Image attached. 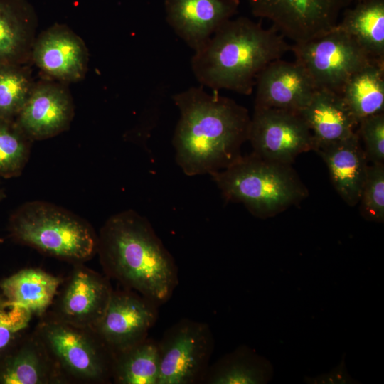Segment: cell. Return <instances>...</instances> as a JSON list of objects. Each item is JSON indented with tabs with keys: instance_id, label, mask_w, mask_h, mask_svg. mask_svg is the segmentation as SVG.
Listing matches in <instances>:
<instances>
[{
	"instance_id": "1",
	"label": "cell",
	"mask_w": 384,
	"mask_h": 384,
	"mask_svg": "<svg viewBox=\"0 0 384 384\" xmlns=\"http://www.w3.org/2000/svg\"><path fill=\"white\" fill-rule=\"evenodd\" d=\"M180 112L173 144L177 164L187 176L212 175L242 156L251 117L233 100L208 93L203 86L173 95Z\"/></svg>"
},
{
	"instance_id": "2",
	"label": "cell",
	"mask_w": 384,
	"mask_h": 384,
	"mask_svg": "<svg viewBox=\"0 0 384 384\" xmlns=\"http://www.w3.org/2000/svg\"><path fill=\"white\" fill-rule=\"evenodd\" d=\"M105 275L153 302H167L178 284L176 262L149 220L134 210L111 215L98 234Z\"/></svg>"
},
{
	"instance_id": "3",
	"label": "cell",
	"mask_w": 384,
	"mask_h": 384,
	"mask_svg": "<svg viewBox=\"0 0 384 384\" xmlns=\"http://www.w3.org/2000/svg\"><path fill=\"white\" fill-rule=\"evenodd\" d=\"M290 49L272 26L240 16L225 22L194 51L191 69L203 87L248 95L260 73Z\"/></svg>"
},
{
	"instance_id": "4",
	"label": "cell",
	"mask_w": 384,
	"mask_h": 384,
	"mask_svg": "<svg viewBox=\"0 0 384 384\" xmlns=\"http://www.w3.org/2000/svg\"><path fill=\"white\" fill-rule=\"evenodd\" d=\"M16 242L73 265L97 255L98 234L78 215L51 203L33 201L20 206L9 219Z\"/></svg>"
},
{
	"instance_id": "5",
	"label": "cell",
	"mask_w": 384,
	"mask_h": 384,
	"mask_svg": "<svg viewBox=\"0 0 384 384\" xmlns=\"http://www.w3.org/2000/svg\"><path fill=\"white\" fill-rule=\"evenodd\" d=\"M227 201L243 203L254 215H274L307 196L290 164L265 159L255 153L241 156L211 175Z\"/></svg>"
},
{
	"instance_id": "6",
	"label": "cell",
	"mask_w": 384,
	"mask_h": 384,
	"mask_svg": "<svg viewBox=\"0 0 384 384\" xmlns=\"http://www.w3.org/2000/svg\"><path fill=\"white\" fill-rule=\"evenodd\" d=\"M34 331L68 383L112 381L114 354L97 332L45 313Z\"/></svg>"
},
{
	"instance_id": "7",
	"label": "cell",
	"mask_w": 384,
	"mask_h": 384,
	"mask_svg": "<svg viewBox=\"0 0 384 384\" xmlns=\"http://www.w3.org/2000/svg\"><path fill=\"white\" fill-rule=\"evenodd\" d=\"M290 51L294 60L307 71L317 90L339 94L355 73L376 61L353 38L336 26L307 41L294 43Z\"/></svg>"
},
{
	"instance_id": "8",
	"label": "cell",
	"mask_w": 384,
	"mask_h": 384,
	"mask_svg": "<svg viewBox=\"0 0 384 384\" xmlns=\"http://www.w3.org/2000/svg\"><path fill=\"white\" fill-rule=\"evenodd\" d=\"M158 343V384H202L215 345L208 324L181 319L166 330Z\"/></svg>"
},
{
	"instance_id": "9",
	"label": "cell",
	"mask_w": 384,
	"mask_h": 384,
	"mask_svg": "<svg viewBox=\"0 0 384 384\" xmlns=\"http://www.w3.org/2000/svg\"><path fill=\"white\" fill-rule=\"evenodd\" d=\"M254 16L272 22L283 37L302 43L336 26L353 0H247Z\"/></svg>"
},
{
	"instance_id": "10",
	"label": "cell",
	"mask_w": 384,
	"mask_h": 384,
	"mask_svg": "<svg viewBox=\"0 0 384 384\" xmlns=\"http://www.w3.org/2000/svg\"><path fill=\"white\" fill-rule=\"evenodd\" d=\"M248 141L257 156L286 164L314 150L311 132L299 112L281 109L255 108Z\"/></svg>"
},
{
	"instance_id": "11",
	"label": "cell",
	"mask_w": 384,
	"mask_h": 384,
	"mask_svg": "<svg viewBox=\"0 0 384 384\" xmlns=\"http://www.w3.org/2000/svg\"><path fill=\"white\" fill-rule=\"evenodd\" d=\"M73 265L46 313L64 322L93 328L104 314L113 289L107 276L84 263Z\"/></svg>"
},
{
	"instance_id": "12",
	"label": "cell",
	"mask_w": 384,
	"mask_h": 384,
	"mask_svg": "<svg viewBox=\"0 0 384 384\" xmlns=\"http://www.w3.org/2000/svg\"><path fill=\"white\" fill-rule=\"evenodd\" d=\"M158 307L132 290H113L104 314L92 329L114 356L148 337L158 319Z\"/></svg>"
},
{
	"instance_id": "13",
	"label": "cell",
	"mask_w": 384,
	"mask_h": 384,
	"mask_svg": "<svg viewBox=\"0 0 384 384\" xmlns=\"http://www.w3.org/2000/svg\"><path fill=\"white\" fill-rule=\"evenodd\" d=\"M255 108H274L299 112L317 90L304 68L297 61L276 60L258 75Z\"/></svg>"
},
{
	"instance_id": "14",
	"label": "cell",
	"mask_w": 384,
	"mask_h": 384,
	"mask_svg": "<svg viewBox=\"0 0 384 384\" xmlns=\"http://www.w3.org/2000/svg\"><path fill=\"white\" fill-rule=\"evenodd\" d=\"M240 0H164L166 21L193 51L237 13Z\"/></svg>"
},
{
	"instance_id": "15",
	"label": "cell",
	"mask_w": 384,
	"mask_h": 384,
	"mask_svg": "<svg viewBox=\"0 0 384 384\" xmlns=\"http://www.w3.org/2000/svg\"><path fill=\"white\" fill-rule=\"evenodd\" d=\"M73 115V102L65 89L41 84L33 88L15 122L30 139H44L64 131Z\"/></svg>"
},
{
	"instance_id": "16",
	"label": "cell",
	"mask_w": 384,
	"mask_h": 384,
	"mask_svg": "<svg viewBox=\"0 0 384 384\" xmlns=\"http://www.w3.org/2000/svg\"><path fill=\"white\" fill-rule=\"evenodd\" d=\"M34 331L0 358V384H67Z\"/></svg>"
},
{
	"instance_id": "17",
	"label": "cell",
	"mask_w": 384,
	"mask_h": 384,
	"mask_svg": "<svg viewBox=\"0 0 384 384\" xmlns=\"http://www.w3.org/2000/svg\"><path fill=\"white\" fill-rule=\"evenodd\" d=\"M32 54L36 65L58 80L75 81L86 71L85 44L65 26H55L42 33L33 46Z\"/></svg>"
},
{
	"instance_id": "18",
	"label": "cell",
	"mask_w": 384,
	"mask_h": 384,
	"mask_svg": "<svg viewBox=\"0 0 384 384\" xmlns=\"http://www.w3.org/2000/svg\"><path fill=\"white\" fill-rule=\"evenodd\" d=\"M299 114L311 132L314 151L351 137L358 125L341 95L327 90H316Z\"/></svg>"
},
{
	"instance_id": "19",
	"label": "cell",
	"mask_w": 384,
	"mask_h": 384,
	"mask_svg": "<svg viewBox=\"0 0 384 384\" xmlns=\"http://www.w3.org/2000/svg\"><path fill=\"white\" fill-rule=\"evenodd\" d=\"M325 161L331 182L349 206L358 203L368 171V159L357 133L316 151Z\"/></svg>"
},
{
	"instance_id": "20",
	"label": "cell",
	"mask_w": 384,
	"mask_h": 384,
	"mask_svg": "<svg viewBox=\"0 0 384 384\" xmlns=\"http://www.w3.org/2000/svg\"><path fill=\"white\" fill-rule=\"evenodd\" d=\"M63 279L40 268H24L0 281L1 294L39 318L51 306Z\"/></svg>"
},
{
	"instance_id": "21",
	"label": "cell",
	"mask_w": 384,
	"mask_h": 384,
	"mask_svg": "<svg viewBox=\"0 0 384 384\" xmlns=\"http://www.w3.org/2000/svg\"><path fill=\"white\" fill-rule=\"evenodd\" d=\"M336 27L374 60L384 63V0H359L347 7Z\"/></svg>"
},
{
	"instance_id": "22",
	"label": "cell",
	"mask_w": 384,
	"mask_h": 384,
	"mask_svg": "<svg viewBox=\"0 0 384 384\" xmlns=\"http://www.w3.org/2000/svg\"><path fill=\"white\" fill-rule=\"evenodd\" d=\"M273 373L269 360L240 346L210 365L202 384H265Z\"/></svg>"
},
{
	"instance_id": "23",
	"label": "cell",
	"mask_w": 384,
	"mask_h": 384,
	"mask_svg": "<svg viewBox=\"0 0 384 384\" xmlns=\"http://www.w3.org/2000/svg\"><path fill=\"white\" fill-rule=\"evenodd\" d=\"M32 18L24 0H0V65H22L28 59Z\"/></svg>"
},
{
	"instance_id": "24",
	"label": "cell",
	"mask_w": 384,
	"mask_h": 384,
	"mask_svg": "<svg viewBox=\"0 0 384 384\" xmlns=\"http://www.w3.org/2000/svg\"><path fill=\"white\" fill-rule=\"evenodd\" d=\"M359 122L383 113L384 110V63L373 61L355 73L340 93Z\"/></svg>"
},
{
	"instance_id": "25",
	"label": "cell",
	"mask_w": 384,
	"mask_h": 384,
	"mask_svg": "<svg viewBox=\"0 0 384 384\" xmlns=\"http://www.w3.org/2000/svg\"><path fill=\"white\" fill-rule=\"evenodd\" d=\"M159 372L158 341L147 337L114 356L112 381L116 384H158Z\"/></svg>"
},
{
	"instance_id": "26",
	"label": "cell",
	"mask_w": 384,
	"mask_h": 384,
	"mask_svg": "<svg viewBox=\"0 0 384 384\" xmlns=\"http://www.w3.org/2000/svg\"><path fill=\"white\" fill-rule=\"evenodd\" d=\"M33 88L21 65H0V119L14 121Z\"/></svg>"
},
{
	"instance_id": "27",
	"label": "cell",
	"mask_w": 384,
	"mask_h": 384,
	"mask_svg": "<svg viewBox=\"0 0 384 384\" xmlns=\"http://www.w3.org/2000/svg\"><path fill=\"white\" fill-rule=\"evenodd\" d=\"M30 139L15 121L0 119V176L12 178L21 174L29 154Z\"/></svg>"
},
{
	"instance_id": "28",
	"label": "cell",
	"mask_w": 384,
	"mask_h": 384,
	"mask_svg": "<svg viewBox=\"0 0 384 384\" xmlns=\"http://www.w3.org/2000/svg\"><path fill=\"white\" fill-rule=\"evenodd\" d=\"M33 316L4 298L0 294V358L28 332Z\"/></svg>"
},
{
	"instance_id": "29",
	"label": "cell",
	"mask_w": 384,
	"mask_h": 384,
	"mask_svg": "<svg viewBox=\"0 0 384 384\" xmlns=\"http://www.w3.org/2000/svg\"><path fill=\"white\" fill-rule=\"evenodd\" d=\"M362 215L368 220H384V164L368 166L360 200Z\"/></svg>"
},
{
	"instance_id": "30",
	"label": "cell",
	"mask_w": 384,
	"mask_h": 384,
	"mask_svg": "<svg viewBox=\"0 0 384 384\" xmlns=\"http://www.w3.org/2000/svg\"><path fill=\"white\" fill-rule=\"evenodd\" d=\"M357 133L365 144L368 160L373 164L384 161V113H379L361 120Z\"/></svg>"
},
{
	"instance_id": "31",
	"label": "cell",
	"mask_w": 384,
	"mask_h": 384,
	"mask_svg": "<svg viewBox=\"0 0 384 384\" xmlns=\"http://www.w3.org/2000/svg\"><path fill=\"white\" fill-rule=\"evenodd\" d=\"M305 380L309 383H358L348 373L344 359L329 373L314 378L308 377Z\"/></svg>"
},
{
	"instance_id": "32",
	"label": "cell",
	"mask_w": 384,
	"mask_h": 384,
	"mask_svg": "<svg viewBox=\"0 0 384 384\" xmlns=\"http://www.w3.org/2000/svg\"><path fill=\"white\" fill-rule=\"evenodd\" d=\"M5 197V193L3 189L0 187V201H1Z\"/></svg>"
},
{
	"instance_id": "33",
	"label": "cell",
	"mask_w": 384,
	"mask_h": 384,
	"mask_svg": "<svg viewBox=\"0 0 384 384\" xmlns=\"http://www.w3.org/2000/svg\"><path fill=\"white\" fill-rule=\"evenodd\" d=\"M3 240L0 238V242H2Z\"/></svg>"
},
{
	"instance_id": "34",
	"label": "cell",
	"mask_w": 384,
	"mask_h": 384,
	"mask_svg": "<svg viewBox=\"0 0 384 384\" xmlns=\"http://www.w3.org/2000/svg\"><path fill=\"white\" fill-rule=\"evenodd\" d=\"M359 1V0H353V2H356V1Z\"/></svg>"
}]
</instances>
